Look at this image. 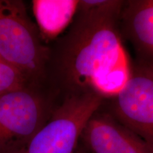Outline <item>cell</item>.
Segmentation results:
<instances>
[{"label":"cell","mask_w":153,"mask_h":153,"mask_svg":"<svg viewBox=\"0 0 153 153\" xmlns=\"http://www.w3.org/2000/svg\"><path fill=\"white\" fill-rule=\"evenodd\" d=\"M124 3L79 1L68 30L49 46L45 82L59 96L92 91L112 98L126 85L133 64L119 26Z\"/></svg>","instance_id":"1"},{"label":"cell","mask_w":153,"mask_h":153,"mask_svg":"<svg viewBox=\"0 0 153 153\" xmlns=\"http://www.w3.org/2000/svg\"><path fill=\"white\" fill-rule=\"evenodd\" d=\"M49 45L20 0H0V58L30 83L45 82Z\"/></svg>","instance_id":"2"},{"label":"cell","mask_w":153,"mask_h":153,"mask_svg":"<svg viewBox=\"0 0 153 153\" xmlns=\"http://www.w3.org/2000/svg\"><path fill=\"white\" fill-rule=\"evenodd\" d=\"M58 99L46 83L0 94V153H11L26 144L51 118Z\"/></svg>","instance_id":"3"},{"label":"cell","mask_w":153,"mask_h":153,"mask_svg":"<svg viewBox=\"0 0 153 153\" xmlns=\"http://www.w3.org/2000/svg\"><path fill=\"white\" fill-rule=\"evenodd\" d=\"M104 100L92 91L65 97L46 123L26 144L11 153H75L87 122Z\"/></svg>","instance_id":"4"},{"label":"cell","mask_w":153,"mask_h":153,"mask_svg":"<svg viewBox=\"0 0 153 153\" xmlns=\"http://www.w3.org/2000/svg\"><path fill=\"white\" fill-rule=\"evenodd\" d=\"M111 99L110 114L153 145V63H133L126 85Z\"/></svg>","instance_id":"5"},{"label":"cell","mask_w":153,"mask_h":153,"mask_svg":"<svg viewBox=\"0 0 153 153\" xmlns=\"http://www.w3.org/2000/svg\"><path fill=\"white\" fill-rule=\"evenodd\" d=\"M92 153H153V145L116 120L109 111H96L81 135Z\"/></svg>","instance_id":"6"},{"label":"cell","mask_w":153,"mask_h":153,"mask_svg":"<svg viewBox=\"0 0 153 153\" xmlns=\"http://www.w3.org/2000/svg\"><path fill=\"white\" fill-rule=\"evenodd\" d=\"M119 26L141 56L153 58V0L125 1Z\"/></svg>","instance_id":"7"},{"label":"cell","mask_w":153,"mask_h":153,"mask_svg":"<svg viewBox=\"0 0 153 153\" xmlns=\"http://www.w3.org/2000/svg\"><path fill=\"white\" fill-rule=\"evenodd\" d=\"M77 0H34L33 14L41 36L51 43L68 28L77 11Z\"/></svg>","instance_id":"8"},{"label":"cell","mask_w":153,"mask_h":153,"mask_svg":"<svg viewBox=\"0 0 153 153\" xmlns=\"http://www.w3.org/2000/svg\"><path fill=\"white\" fill-rule=\"evenodd\" d=\"M28 84L32 83L0 58V94L19 89Z\"/></svg>","instance_id":"9"},{"label":"cell","mask_w":153,"mask_h":153,"mask_svg":"<svg viewBox=\"0 0 153 153\" xmlns=\"http://www.w3.org/2000/svg\"><path fill=\"white\" fill-rule=\"evenodd\" d=\"M75 153H86V152L83 150H82L81 148H78L77 150H76V151L75 152Z\"/></svg>","instance_id":"10"}]
</instances>
